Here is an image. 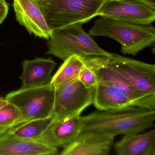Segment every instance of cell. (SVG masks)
<instances>
[{
  "instance_id": "cell-6",
  "label": "cell",
  "mask_w": 155,
  "mask_h": 155,
  "mask_svg": "<svg viewBox=\"0 0 155 155\" xmlns=\"http://www.w3.org/2000/svg\"><path fill=\"white\" fill-rule=\"evenodd\" d=\"M94 89L85 87L78 78L55 89L51 117L67 120L81 116L83 110L93 103Z\"/></svg>"
},
{
  "instance_id": "cell-13",
  "label": "cell",
  "mask_w": 155,
  "mask_h": 155,
  "mask_svg": "<svg viewBox=\"0 0 155 155\" xmlns=\"http://www.w3.org/2000/svg\"><path fill=\"white\" fill-rule=\"evenodd\" d=\"M58 148L39 141L17 137L8 131L0 133V155H56Z\"/></svg>"
},
{
  "instance_id": "cell-10",
  "label": "cell",
  "mask_w": 155,
  "mask_h": 155,
  "mask_svg": "<svg viewBox=\"0 0 155 155\" xmlns=\"http://www.w3.org/2000/svg\"><path fill=\"white\" fill-rule=\"evenodd\" d=\"M112 135L91 130L82 131L61 155H107L114 143Z\"/></svg>"
},
{
  "instance_id": "cell-1",
  "label": "cell",
  "mask_w": 155,
  "mask_h": 155,
  "mask_svg": "<svg viewBox=\"0 0 155 155\" xmlns=\"http://www.w3.org/2000/svg\"><path fill=\"white\" fill-rule=\"evenodd\" d=\"M81 131L91 130L115 136L140 133L154 127L155 110L138 107H125L96 111L81 117Z\"/></svg>"
},
{
  "instance_id": "cell-23",
  "label": "cell",
  "mask_w": 155,
  "mask_h": 155,
  "mask_svg": "<svg viewBox=\"0 0 155 155\" xmlns=\"http://www.w3.org/2000/svg\"><path fill=\"white\" fill-rule=\"evenodd\" d=\"M38 1H41V0H38Z\"/></svg>"
},
{
  "instance_id": "cell-22",
  "label": "cell",
  "mask_w": 155,
  "mask_h": 155,
  "mask_svg": "<svg viewBox=\"0 0 155 155\" xmlns=\"http://www.w3.org/2000/svg\"><path fill=\"white\" fill-rule=\"evenodd\" d=\"M155 8V0H137Z\"/></svg>"
},
{
  "instance_id": "cell-20",
  "label": "cell",
  "mask_w": 155,
  "mask_h": 155,
  "mask_svg": "<svg viewBox=\"0 0 155 155\" xmlns=\"http://www.w3.org/2000/svg\"><path fill=\"white\" fill-rule=\"evenodd\" d=\"M9 8L5 0H0V24L5 20L8 13Z\"/></svg>"
},
{
  "instance_id": "cell-14",
  "label": "cell",
  "mask_w": 155,
  "mask_h": 155,
  "mask_svg": "<svg viewBox=\"0 0 155 155\" xmlns=\"http://www.w3.org/2000/svg\"><path fill=\"white\" fill-rule=\"evenodd\" d=\"M56 65L57 63L51 58L24 60L22 63V73L19 77L21 87H39L50 83Z\"/></svg>"
},
{
  "instance_id": "cell-8",
  "label": "cell",
  "mask_w": 155,
  "mask_h": 155,
  "mask_svg": "<svg viewBox=\"0 0 155 155\" xmlns=\"http://www.w3.org/2000/svg\"><path fill=\"white\" fill-rule=\"evenodd\" d=\"M98 16L139 24H152L155 8L137 0H106Z\"/></svg>"
},
{
  "instance_id": "cell-21",
  "label": "cell",
  "mask_w": 155,
  "mask_h": 155,
  "mask_svg": "<svg viewBox=\"0 0 155 155\" xmlns=\"http://www.w3.org/2000/svg\"><path fill=\"white\" fill-rule=\"evenodd\" d=\"M9 103V102L7 100L6 98L0 97V110L7 106Z\"/></svg>"
},
{
  "instance_id": "cell-18",
  "label": "cell",
  "mask_w": 155,
  "mask_h": 155,
  "mask_svg": "<svg viewBox=\"0 0 155 155\" xmlns=\"http://www.w3.org/2000/svg\"><path fill=\"white\" fill-rule=\"evenodd\" d=\"M52 119L53 117H51L33 120L13 127L8 131L17 137L37 141L48 128Z\"/></svg>"
},
{
  "instance_id": "cell-17",
  "label": "cell",
  "mask_w": 155,
  "mask_h": 155,
  "mask_svg": "<svg viewBox=\"0 0 155 155\" xmlns=\"http://www.w3.org/2000/svg\"><path fill=\"white\" fill-rule=\"evenodd\" d=\"M91 57L73 55L68 58L52 77L51 85L57 89L78 78Z\"/></svg>"
},
{
  "instance_id": "cell-12",
  "label": "cell",
  "mask_w": 155,
  "mask_h": 155,
  "mask_svg": "<svg viewBox=\"0 0 155 155\" xmlns=\"http://www.w3.org/2000/svg\"><path fill=\"white\" fill-rule=\"evenodd\" d=\"M98 82L112 86L125 95L134 107L155 110V99L144 97L118 72L105 65L96 71Z\"/></svg>"
},
{
  "instance_id": "cell-19",
  "label": "cell",
  "mask_w": 155,
  "mask_h": 155,
  "mask_svg": "<svg viewBox=\"0 0 155 155\" xmlns=\"http://www.w3.org/2000/svg\"><path fill=\"white\" fill-rule=\"evenodd\" d=\"M21 113L13 104L9 103L7 106L0 110V133L7 132L18 125Z\"/></svg>"
},
{
  "instance_id": "cell-9",
  "label": "cell",
  "mask_w": 155,
  "mask_h": 155,
  "mask_svg": "<svg viewBox=\"0 0 155 155\" xmlns=\"http://www.w3.org/2000/svg\"><path fill=\"white\" fill-rule=\"evenodd\" d=\"M16 18L29 33L48 40L52 30L47 23L38 0H14Z\"/></svg>"
},
{
  "instance_id": "cell-5",
  "label": "cell",
  "mask_w": 155,
  "mask_h": 155,
  "mask_svg": "<svg viewBox=\"0 0 155 155\" xmlns=\"http://www.w3.org/2000/svg\"><path fill=\"white\" fill-rule=\"evenodd\" d=\"M55 94V89L49 83L39 87H21L10 92L5 98L21 113L18 126L33 120L51 117Z\"/></svg>"
},
{
  "instance_id": "cell-16",
  "label": "cell",
  "mask_w": 155,
  "mask_h": 155,
  "mask_svg": "<svg viewBox=\"0 0 155 155\" xmlns=\"http://www.w3.org/2000/svg\"><path fill=\"white\" fill-rule=\"evenodd\" d=\"M92 104L100 111L133 106L127 97L114 87L101 82H98L94 89Z\"/></svg>"
},
{
  "instance_id": "cell-15",
  "label": "cell",
  "mask_w": 155,
  "mask_h": 155,
  "mask_svg": "<svg viewBox=\"0 0 155 155\" xmlns=\"http://www.w3.org/2000/svg\"><path fill=\"white\" fill-rule=\"evenodd\" d=\"M126 134L114 144L118 155H155V129L142 134Z\"/></svg>"
},
{
  "instance_id": "cell-2",
  "label": "cell",
  "mask_w": 155,
  "mask_h": 155,
  "mask_svg": "<svg viewBox=\"0 0 155 155\" xmlns=\"http://www.w3.org/2000/svg\"><path fill=\"white\" fill-rule=\"evenodd\" d=\"M91 37H104L117 41L123 54L136 56L154 46L155 29L151 24H143L100 17L89 31Z\"/></svg>"
},
{
  "instance_id": "cell-4",
  "label": "cell",
  "mask_w": 155,
  "mask_h": 155,
  "mask_svg": "<svg viewBox=\"0 0 155 155\" xmlns=\"http://www.w3.org/2000/svg\"><path fill=\"white\" fill-rule=\"evenodd\" d=\"M106 0L38 1L51 30L77 23H87L98 16Z\"/></svg>"
},
{
  "instance_id": "cell-3",
  "label": "cell",
  "mask_w": 155,
  "mask_h": 155,
  "mask_svg": "<svg viewBox=\"0 0 155 155\" xmlns=\"http://www.w3.org/2000/svg\"><path fill=\"white\" fill-rule=\"evenodd\" d=\"M82 23H77L52 30L48 40L47 54L64 61L73 55L82 57L105 56L112 53L101 48L91 36L85 32Z\"/></svg>"
},
{
  "instance_id": "cell-7",
  "label": "cell",
  "mask_w": 155,
  "mask_h": 155,
  "mask_svg": "<svg viewBox=\"0 0 155 155\" xmlns=\"http://www.w3.org/2000/svg\"><path fill=\"white\" fill-rule=\"evenodd\" d=\"M106 66L122 75L144 97L155 99V65L112 53Z\"/></svg>"
},
{
  "instance_id": "cell-11",
  "label": "cell",
  "mask_w": 155,
  "mask_h": 155,
  "mask_svg": "<svg viewBox=\"0 0 155 155\" xmlns=\"http://www.w3.org/2000/svg\"><path fill=\"white\" fill-rule=\"evenodd\" d=\"M81 116L67 120L54 118L37 141L54 147L64 148L81 132Z\"/></svg>"
}]
</instances>
